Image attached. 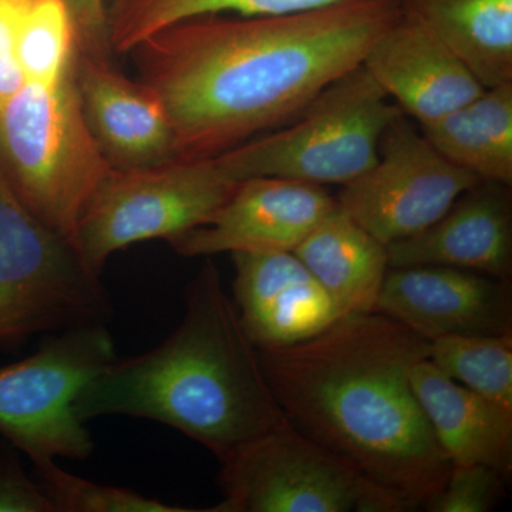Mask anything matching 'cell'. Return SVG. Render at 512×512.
I'll list each match as a JSON object with an SVG mask.
<instances>
[{
  "instance_id": "cell-19",
  "label": "cell",
  "mask_w": 512,
  "mask_h": 512,
  "mask_svg": "<svg viewBox=\"0 0 512 512\" xmlns=\"http://www.w3.org/2000/svg\"><path fill=\"white\" fill-rule=\"evenodd\" d=\"M484 89L512 83V0H400Z\"/></svg>"
},
{
  "instance_id": "cell-1",
  "label": "cell",
  "mask_w": 512,
  "mask_h": 512,
  "mask_svg": "<svg viewBox=\"0 0 512 512\" xmlns=\"http://www.w3.org/2000/svg\"><path fill=\"white\" fill-rule=\"evenodd\" d=\"M400 12V0H340L288 15L195 16L130 53L167 111L175 160H207L295 119L362 66Z\"/></svg>"
},
{
  "instance_id": "cell-27",
  "label": "cell",
  "mask_w": 512,
  "mask_h": 512,
  "mask_svg": "<svg viewBox=\"0 0 512 512\" xmlns=\"http://www.w3.org/2000/svg\"><path fill=\"white\" fill-rule=\"evenodd\" d=\"M33 0H0V106L25 86L18 63L23 19Z\"/></svg>"
},
{
  "instance_id": "cell-15",
  "label": "cell",
  "mask_w": 512,
  "mask_h": 512,
  "mask_svg": "<svg viewBox=\"0 0 512 512\" xmlns=\"http://www.w3.org/2000/svg\"><path fill=\"white\" fill-rule=\"evenodd\" d=\"M84 116L113 168L153 167L175 160L173 131L160 97L114 70L109 59L74 62Z\"/></svg>"
},
{
  "instance_id": "cell-5",
  "label": "cell",
  "mask_w": 512,
  "mask_h": 512,
  "mask_svg": "<svg viewBox=\"0 0 512 512\" xmlns=\"http://www.w3.org/2000/svg\"><path fill=\"white\" fill-rule=\"evenodd\" d=\"M402 113L362 64L320 92L288 127L215 160L235 183L279 177L343 187L376 163L384 130Z\"/></svg>"
},
{
  "instance_id": "cell-20",
  "label": "cell",
  "mask_w": 512,
  "mask_h": 512,
  "mask_svg": "<svg viewBox=\"0 0 512 512\" xmlns=\"http://www.w3.org/2000/svg\"><path fill=\"white\" fill-rule=\"evenodd\" d=\"M450 163L487 183L512 185V83L484 89L470 103L419 124Z\"/></svg>"
},
{
  "instance_id": "cell-9",
  "label": "cell",
  "mask_w": 512,
  "mask_h": 512,
  "mask_svg": "<svg viewBox=\"0 0 512 512\" xmlns=\"http://www.w3.org/2000/svg\"><path fill=\"white\" fill-rule=\"evenodd\" d=\"M208 512H397L389 498L286 423L221 461Z\"/></svg>"
},
{
  "instance_id": "cell-24",
  "label": "cell",
  "mask_w": 512,
  "mask_h": 512,
  "mask_svg": "<svg viewBox=\"0 0 512 512\" xmlns=\"http://www.w3.org/2000/svg\"><path fill=\"white\" fill-rule=\"evenodd\" d=\"M56 512H200L164 503L130 488L94 483L63 470L56 461L33 466Z\"/></svg>"
},
{
  "instance_id": "cell-10",
  "label": "cell",
  "mask_w": 512,
  "mask_h": 512,
  "mask_svg": "<svg viewBox=\"0 0 512 512\" xmlns=\"http://www.w3.org/2000/svg\"><path fill=\"white\" fill-rule=\"evenodd\" d=\"M480 181L441 156L402 113L384 130L376 163L343 185L336 201L389 247L431 227Z\"/></svg>"
},
{
  "instance_id": "cell-12",
  "label": "cell",
  "mask_w": 512,
  "mask_h": 512,
  "mask_svg": "<svg viewBox=\"0 0 512 512\" xmlns=\"http://www.w3.org/2000/svg\"><path fill=\"white\" fill-rule=\"evenodd\" d=\"M377 312L429 340L512 333L510 281L450 266L389 268Z\"/></svg>"
},
{
  "instance_id": "cell-18",
  "label": "cell",
  "mask_w": 512,
  "mask_h": 512,
  "mask_svg": "<svg viewBox=\"0 0 512 512\" xmlns=\"http://www.w3.org/2000/svg\"><path fill=\"white\" fill-rule=\"evenodd\" d=\"M292 252L318 279L343 315L377 312L390 268L389 252L339 205Z\"/></svg>"
},
{
  "instance_id": "cell-2",
  "label": "cell",
  "mask_w": 512,
  "mask_h": 512,
  "mask_svg": "<svg viewBox=\"0 0 512 512\" xmlns=\"http://www.w3.org/2000/svg\"><path fill=\"white\" fill-rule=\"evenodd\" d=\"M429 348L409 326L369 312L258 356L288 423L409 512L426 508L453 467L410 382Z\"/></svg>"
},
{
  "instance_id": "cell-11",
  "label": "cell",
  "mask_w": 512,
  "mask_h": 512,
  "mask_svg": "<svg viewBox=\"0 0 512 512\" xmlns=\"http://www.w3.org/2000/svg\"><path fill=\"white\" fill-rule=\"evenodd\" d=\"M338 201L322 185L279 177L239 181L205 225L170 241L177 254L214 256L238 251H293Z\"/></svg>"
},
{
  "instance_id": "cell-7",
  "label": "cell",
  "mask_w": 512,
  "mask_h": 512,
  "mask_svg": "<svg viewBox=\"0 0 512 512\" xmlns=\"http://www.w3.org/2000/svg\"><path fill=\"white\" fill-rule=\"evenodd\" d=\"M114 359L106 323H92L50 333L33 355L0 367V437L33 466L92 456L94 441L74 404Z\"/></svg>"
},
{
  "instance_id": "cell-6",
  "label": "cell",
  "mask_w": 512,
  "mask_h": 512,
  "mask_svg": "<svg viewBox=\"0 0 512 512\" xmlns=\"http://www.w3.org/2000/svg\"><path fill=\"white\" fill-rule=\"evenodd\" d=\"M109 292L67 241L37 220L0 173V352L33 336L109 323Z\"/></svg>"
},
{
  "instance_id": "cell-17",
  "label": "cell",
  "mask_w": 512,
  "mask_h": 512,
  "mask_svg": "<svg viewBox=\"0 0 512 512\" xmlns=\"http://www.w3.org/2000/svg\"><path fill=\"white\" fill-rule=\"evenodd\" d=\"M410 382L451 466L484 464L512 476V410L441 372L429 357L410 370Z\"/></svg>"
},
{
  "instance_id": "cell-14",
  "label": "cell",
  "mask_w": 512,
  "mask_h": 512,
  "mask_svg": "<svg viewBox=\"0 0 512 512\" xmlns=\"http://www.w3.org/2000/svg\"><path fill=\"white\" fill-rule=\"evenodd\" d=\"M362 64L393 103L419 124L446 116L484 90L443 43L402 12Z\"/></svg>"
},
{
  "instance_id": "cell-4",
  "label": "cell",
  "mask_w": 512,
  "mask_h": 512,
  "mask_svg": "<svg viewBox=\"0 0 512 512\" xmlns=\"http://www.w3.org/2000/svg\"><path fill=\"white\" fill-rule=\"evenodd\" d=\"M111 168L84 116L74 63L55 86L25 83L0 106V173L74 247L83 210Z\"/></svg>"
},
{
  "instance_id": "cell-23",
  "label": "cell",
  "mask_w": 512,
  "mask_h": 512,
  "mask_svg": "<svg viewBox=\"0 0 512 512\" xmlns=\"http://www.w3.org/2000/svg\"><path fill=\"white\" fill-rule=\"evenodd\" d=\"M77 55L76 33L62 0H33L23 19L18 63L25 83L55 86Z\"/></svg>"
},
{
  "instance_id": "cell-25",
  "label": "cell",
  "mask_w": 512,
  "mask_h": 512,
  "mask_svg": "<svg viewBox=\"0 0 512 512\" xmlns=\"http://www.w3.org/2000/svg\"><path fill=\"white\" fill-rule=\"evenodd\" d=\"M511 477L484 464L453 466L440 493L426 505L430 512H488L507 497Z\"/></svg>"
},
{
  "instance_id": "cell-28",
  "label": "cell",
  "mask_w": 512,
  "mask_h": 512,
  "mask_svg": "<svg viewBox=\"0 0 512 512\" xmlns=\"http://www.w3.org/2000/svg\"><path fill=\"white\" fill-rule=\"evenodd\" d=\"M72 18L77 53L109 59L106 0H62Z\"/></svg>"
},
{
  "instance_id": "cell-26",
  "label": "cell",
  "mask_w": 512,
  "mask_h": 512,
  "mask_svg": "<svg viewBox=\"0 0 512 512\" xmlns=\"http://www.w3.org/2000/svg\"><path fill=\"white\" fill-rule=\"evenodd\" d=\"M0 512H56L45 488L26 474L18 450L0 440Z\"/></svg>"
},
{
  "instance_id": "cell-16",
  "label": "cell",
  "mask_w": 512,
  "mask_h": 512,
  "mask_svg": "<svg viewBox=\"0 0 512 512\" xmlns=\"http://www.w3.org/2000/svg\"><path fill=\"white\" fill-rule=\"evenodd\" d=\"M510 185L480 181L420 234L387 247L390 268L440 265L510 281Z\"/></svg>"
},
{
  "instance_id": "cell-8",
  "label": "cell",
  "mask_w": 512,
  "mask_h": 512,
  "mask_svg": "<svg viewBox=\"0 0 512 512\" xmlns=\"http://www.w3.org/2000/svg\"><path fill=\"white\" fill-rule=\"evenodd\" d=\"M237 185L215 158L111 168L80 217L77 251L101 275L114 252L207 224Z\"/></svg>"
},
{
  "instance_id": "cell-3",
  "label": "cell",
  "mask_w": 512,
  "mask_h": 512,
  "mask_svg": "<svg viewBox=\"0 0 512 512\" xmlns=\"http://www.w3.org/2000/svg\"><path fill=\"white\" fill-rule=\"evenodd\" d=\"M180 325L156 348L114 359L83 387V421L127 416L181 431L218 460L288 423L220 271L207 259L185 288Z\"/></svg>"
},
{
  "instance_id": "cell-21",
  "label": "cell",
  "mask_w": 512,
  "mask_h": 512,
  "mask_svg": "<svg viewBox=\"0 0 512 512\" xmlns=\"http://www.w3.org/2000/svg\"><path fill=\"white\" fill-rule=\"evenodd\" d=\"M340 0H106L111 50L130 53L157 32L195 16H271L326 8Z\"/></svg>"
},
{
  "instance_id": "cell-13",
  "label": "cell",
  "mask_w": 512,
  "mask_h": 512,
  "mask_svg": "<svg viewBox=\"0 0 512 512\" xmlns=\"http://www.w3.org/2000/svg\"><path fill=\"white\" fill-rule=\"evenodd\" d=\"M234 303L256 349L293 345L343 312L291 251L232 252Z\"/></svg>"
},
{
  "instance_id": "cell-22",
  "label": "cell",
  "mask_w": 512,
  "mask_h": 512,
  "mask_svg": "<svg viewBox=\"0 0 512 512\" xmlns=\"http://www.w3.org/2000/svg\"><path fill=\"white\" fill-rule=\"evenodd\" d=\"M429 360L448 377L512 410V333L430 340Z\"/></svg>"
}]
</instances>
